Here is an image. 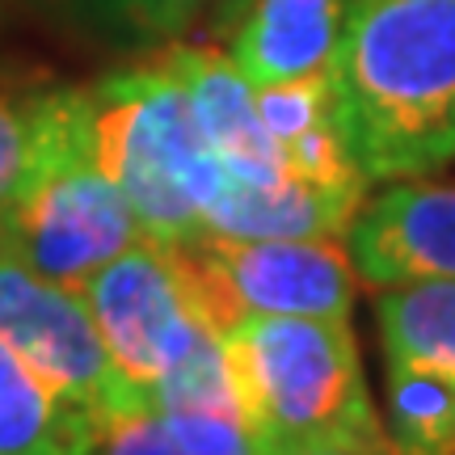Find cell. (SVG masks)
Listing matches in <instances>:
<instances>
[{
    "label": "cell",
    "instance_id": "9c48e42d",
    "mask_svg": "<svg viewBox=\"0 0 455 455\" xmlns=\"http://www.w3.org/2000/svg\"><path fill=\"white\" fill-rule=\"evenodd\" d=\"M228 55L249 84L329 72L355 0H224Z\"/></svg>",
    "mask_w": 455,
    "mask_h": 455
},
{
    "label": "cell",
    "instance_id": "ffe728a7",
    "mask_svg": "<svg viewBox=\"0 0 455 455\" xmlns=\"http://www.w3.org/2000/svg\"><path fill=\"white\" fill-rule=\"evenodd\" d=\"M275 455H396L392 443H329V447H295Z\"/></svg>",
    "mask_w": 455,
    "mask_h": 455
},
{
    "label": "cell",
    "instance_id": "4fadbf2b",
    "mask_svg": "<svg viewBox=\"0 0 455 455\" xmlns=\"http://www.w3.org/2000/svg\"><path fill=\"white\" fill-rule=\"evenodd\" d=\"M0 455H93V422L0 341Z\"/></svg>",
    "mask_w": 455,
    "mask_h": 455
},
{
    "label": "cell",
    "instance_id": "52a82bcc",
    "mask_svg": "<svg viewBox=\"0 0 455 455\" xmlns=\"http://www.w3.org/2000/svg\"><path fill=\"white\" fill-rule=\"evenodd\" d=\"M81 295L98 321L114 371L144 396H152V388L212 329L198 312L173 249L152 236L106 261L81 287Z\"/></svg>",
    "mask_w": 455,
    "mask_h": 455
},
{
    "label": "cell",
    "instance_id": "5b68a950",
    "mask_svg": "<svg viewBox=\"0 0 455 455\" xmlns=\"http://www.w3.org/2000/svg\"><path fill=\"white\" fill-rule=\"evenodd\" d=\"M203 321L228 333L253 316H341L358 291L346 236H224L195 232L169 241Z\"/></svg>",
    "mask_w": 455,
    "mask_h": 455
},
{
    "label": "cell",
    "instance_id": "ac0fdd59",
    "mask_svg": "<svg viewBox=\"0 0 455 455\" xmlns=\"http://www.w3.org/2000/svg\"><path fill=\"white\" fill-rule=\"evenodd\" d=\"M181 455H266L261 439L241 413H198V409H156Z\"/></svg>",
    "mask_w": 455,
    "mask_h": 455
},
{
    "label": "cell",
    "instance_id": "9a60e30c",
    "mask_svg": "<svg viewBox=\"0 0 455 455\" xmlns=\"http://www.w3.org/2000/svg\"><path fill=\"white\" fill-rule=\"evenodd\" d=\"M156 409H198V413H241L232 363H228L224 333L207 329L203 338L186 350L173 371L148 396Z\"/></svg>",
    "mask_w": 455,
    "mask_h": 455
},
{
    "label": "cell",
    "instance_id": "7a4b0ae2",
    "mask_svg": "<svg viewBox=\"0 0 455 455\" xmlns=\"http://www.w3.org/2000/svg\"><path fill=\"white\" fill-rule=\"evenodd\" d=\"M241 418L266 455L329 443H388L358 341L341 316H253L224 333Z\"/></svg>",
    "mask_w": 455,
    "mask_h": 455
},
{
    "label": "cell",
    "instance_id": "277c9868",
    "mask_svg": "<svg viewBox=\"0 0 455 455\" xmlns=\"http://www.w3.org/2000/svg\"><path fill=\"white\" fill-rule=\"evenodd\" d=\"M89 127L101 173L152 241L169 244L203 232L198 198L224 161L207 148L186 84L164 55L101 76L89 89Z\"/></svg>",
    "mask_w": 455,
    "mask_h": 455
},
{
    "label": "cell",
    "instance_id": "8992f818",
    "mask_svg": "<svg viewBox=\"0 0 455 455\" xmlns=\"http://www.w3.org/2000/svg\"><path fill=\"white\" fill-rule=\"evenodd\" d=\"M0 341L47 384L64 405L101 422L148 401L114 371L98 321L76 287L51 283L0 253Z\"/></svg>",
    "mask_w": 455,
    "mask_h": 455
},
{
    "label": "cell",
    "instance_id": "7c38bea8",
    "mask_svg": "<svg viewBox=\"0 0 455 455\" xmlns=\"http://www.w3.org/2000/svg\"><path fill=\"white\" fill-rule=\"evenodd\" d=\"M371 312L384 363L455 379V278L375 287Z\"/></svg>",
    "mask_w": 455,
    "mask_h": 455
},
{
    "label": "cell",
    "instance_id": "44dd1931",
    "mask_svg": "<svg viewBox=\"0 0 455 455\" xmlns=\"http://www.w3.org/2000/svg\"><path fill=\"white\" fill-rule=\"evenodd\" d=\"M355 4H363V0H355Z\"/></svg>",
    "mask_w": 455,
    "mask_h": 455
},
{
    "label": "cell",
    "instance_id": "5bb4252c",
    "mask_svg": "<svg viewBox=\"0 0 455 455\" xmlns=\"http://www.w3.org/2000/svg\"><path fill=\"white\" fill-rule=\"evenodd\" d=\"M384 430L396 455H455V379L384 363Z\"/></svg>",
    "mask_w": 455,
    "mask_h": 455
},
{
    "label": "cell",
    "instance_id": "2e32d148",
    "mask_svg": "<svg viewBox=\"0 0 455 455\" xmlns=\"http://www.w3.org/2000/svg\"><path fill=\"white\" fill-rule=\"evenodd\" d=\"M89 21L131 43H178L212 4L224 0H76Z\"/></svg>",
    "mask_w": 455,
    "mask_h": 455
},
{
    "label": "cell",
    "instance_id": "ba28073f",
    "mask_svg": "<svg viewBox=\"0 0 455 455\" xmlns=\"http://www.w3.org/2000/svg\"><path fill=\"white\" fill-rule=\"evenodd\" d=\"M346 249L367 287L455 278V181H384L379 195H363Z\"/></svg>",
    "mask_w": 455,
    "mask_h": 455
},
{
    "label": "cell",
    "instance_id": "3957f363",
    "mask_svg": "<svg viewBox=\"0 0 455 455\" xmlns=\"http://www.w3.org/2000/svg\"><path fill=\"white\" fill-rule=\"evenodd\" d=\"M140 241H148L144 224L93 156L89 89H47L34 169L0 212V253L81 291Z\"/></svg>",
    "mask_w": 455,
    "mask_h": 455
},
{
    "label": "cell",
    "instance_id": "6da1fadb",
    "mask_svg": "<svg viewBox=\"0 0 455 455\" xmlns=\"http://www.w3.org/2000/svg\"><path fill=\"white\" fill-rule=\"evenodd\" d=\"M346 148L371 181L455 161V0H363L333 55Z\"/></svg>",
    "mask_w": 455,
    "mask_h": 455
},
{
    "label": "cell",
    "instance_id": "8fae6325",
    "mask_svg": "<svg viewBox=\"0 0 455 455\" xmlns=\"http://www.w3.org/2000/svg\"><path fill=\"white\" fill-rule=\"evenodd\" d=\"M367 190H325L283 173L275 181H249L220 169L198 198V220L224 236H346Z\"/></svg>",
    "mask_w": 455,
    "mask_h": 455
},
{
    "label": "cell",
    "instance_id": "d6986e66",
    "mask_svg": "<svg viewBox=\"0 0 455 455\" xmlns=\"http://www.w3.org/2000/svg\"><path fill=\"white\" fill-rule=\"evenodd\" d=\"M93 455H181V447L169 439L156 405L135 401L93 422Z\"/></svg>",
    "mask_w": 455,
    "mask_h": 455
},
{
    "label": "cell",
    "instance_id": "30bf717a",
    "mask_svg": "<svg viewBox=\"0 0 455 455\" xmlns=\"http://www.w3.org/2000/svg\"><path fill=\"white\" fill-rule=\"evenodd\" d=\"M164 60L173 64L178 81L186 84L190 110L198 118V131L215 156L249 181H275L287 169L278 161V148L258 114L253 84L232 64V55L203 43H169Z\"/></svg>",
    "mask_w": 455,
    "mask_h": 455
},
{
    "label": "cell",
    "instance_id": "e0dca14e",
    "mask_svg": "<svg viewBox=\"0 0 455 455\" xmlns=\"http://www.w3.org/2000/svg\"><path fill=\"white\" fill-rule=\"evenodd\" d=\"M43 106H47V89L26 93L0 81V212L30 178L38 140H43Z\"/></svg>",
    "mask_w": 455,
    "mask_h": 455
}]
</instances>
